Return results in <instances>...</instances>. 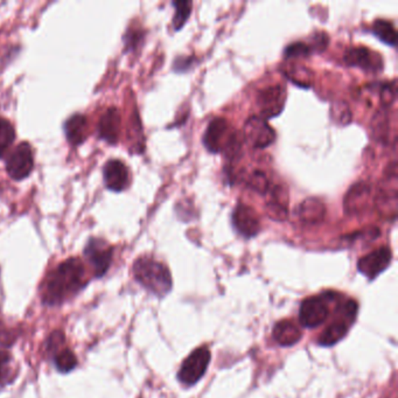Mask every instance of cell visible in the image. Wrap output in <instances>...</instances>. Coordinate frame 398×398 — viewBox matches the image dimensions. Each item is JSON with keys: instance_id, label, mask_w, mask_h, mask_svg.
Masks as SVG:
<instances>
[{"instance_id": "cell-1", "label": "cell", "mask_w": 398, "mask_h": 398, "mask_svg": "<svg viewBox=\"0 0 398 398\" xmlns=\"http://www.w3.org/2000/svg\"><path fill=\"white\" fill-rule=\"evenodd\" d=\"M86 268L81 259L70 257L47 275L41 287L43 305L59 306L86 286Z\"/></svg>"}, {"instance_id": "cell-2", "label": "cell", "mask_w": 398, "mask_h": 398, "mask_svg": "<svg viewBox=\"0 0 398 398\" xmlns=\"http://www.w3.org/2000/svg\"><path fill=\"white\" fill-rule=\"evenodd\" d=\"M243 135L237 132L229 122L222 117H215L208 123L202 136V144L209 153H226L228 158L240 155Z\"/></svg>"}, {"instance_id": "cell-3", "label": "cell", "mask_w": 398, "mask_h": 398, "mask_svg": "<svg viewBox=\"0 0 398 398\" xmlns=\"http://www.w3.org/2000/svg\"><path fill=\"white\" fill-rule=\"evenodd\" d=\"M133 277L150 293L165 297L173 287L172 276L169 268L151 257H139L133 263Z\"/></svg>"}, {"instance_id": "cell-4", "label": "cell", "mask_w": 398, "mask_h": 398, "mask_svg": "<svg viewBox=\"0 0 398 398\" xmlns=\"http://www.w3.org/2000/svg\"><path fill=\"white\" fill-rule=\"evenodd\" d=\"M358 303L355 300H347L339 306V318L334 323H330L323 333L320 334L318 344L323 347H332L342 340L347 335L349 327L352 326L356 314H358Z\"/></svg>"}, {"instance_id": "cell-5", "label": "cell", "mask_w": 398, "mask_h": 398, "mask_svg": "<svg viewBox=\"0 0 398 398\" xmlns=\"http://www.w3.org/2000/svg\"><path fill=\"white\" fill-rule=\"evenodd\" d=\"M211 363V351L207 346L199 347L190 353L178 372V380L186 387H192L201 380Z\"/></svg>"}, {"instance_id": "cell-6", "label": "cell", "mask_w": 398, "mask_h": 398, "mask_svg": "<svg viewBox=\"0 0 398 398\" xmlns=\"http://www.w3.org/2000/svg\"><path fill=\"white\" fill-rule=\"evenodd\" d=\"M83 254L93 268V276L102 278L107 275L112 266L114 257V249L112 245H109L107 240L91 237L86 242V247L83 249Z\"/></svg>"}, {"instance_id": "cell-7", "label": "cell", "mask_w": 398, "mask_h": 398, "mask_svg": "<svg viewBox=\"0 0 398 398\" xmlns=\"http://www.w3.org/2000/svg\"><path fill=\"white\" fill-rule=\"evenodd\" d=\"M5 166H6V172L11 179L17 181L26 179L34 169V153L32 146L26 141L19 144L18 146H15L8 155Z\"/></svg>"}, {"instance_id": "cell-8", "label": "cell", "mask_w": 398, "mask_h": 398, "mask_svg": "<svg viewBox=\"0 0 398 398\" xmlns=\"http://www.w3.org/2000/svg\"><path fill=\"white\" fill-rule=\"evenodd\" d=\"M330 316L326 294L306 298L299 309V323L305 328L321 326Z\"/></svg>"}, {"instance_id": "cell-9", "label": "cell", "mask_w": 398, "mask_h": 398, "mask_svg": "<svg viewBox=\"0 0 398 398\" xmlns=\"http://www.w3.org/2000/svg\"><path fill=\"white\" fill-rule=\"evenodd\" d=\"M231 226L237 235L245 240L257 236L261 231V220L255 209L238 202L231 213Z\"/></svg>"}, {"instance_id": "cell-10", "label": "cell", "mask_w": 398, "mask_h": 398, "mask_svg": "<svg viewBox=\"0 0 398 398\" xmlns=\"http://www.w3.org/2000/svg\"><path fill=\"white\" fill-rule=\"evenodd\" d=\"M243 138L247 140L256 150L266 148L273 145L276 139V132L268 124L266 119L254 116L244 125Z\"/></svg>"}, {"instance_id": "cell-11", "label": "cell", "mask_w": 398, "mask_h": 398, "mask_svg": "<svg viewBox=\"0 0 398 398\" xmlns=\"http://www.w3.org/2000/svg\"><path fill=\"white\" fill-rule=\"evenodd\" d=\"M391 259H392V252L390 247H380L359 259L358 271L368 280H375L390 266Z\"/></svg>"}, {"instance_id": "cell-12", "label": "cell", "mask_w": 398, "mask_h": 398, "mask_svg": "<svg viewBox=\"0 0 398 398\" xmlns=\"http://www.w3.org/2000/svg\"><path fill=\"white\" fill-rule=\"evenodd\" d=\"M344 61L348 67H356L366 72H380L383 69V60L381 55L366 47L348 48L344 55Z\"/></svg>"}, {"instance_id": "cell-13", "label": "cell", "mask_w": 398, "mask_h": 398, "mask_svg": "<svg viewBox=\"0 0 398 398\" xmlns=\"http://www.w3.org/2000/svg\"><path fill=\"white\" fill-rule=\"evenodd\" d=\"M103 179L109 190L119 193L125 190L130 185L129 169L118 159H112L103 167Z\"/></svg>"}, {"instance_id": "cell-14", "label": "cell", "mask_w": 398, "mask_h": 398, "mask_svg": "<svg viewBox=\"0 0 398 398\" xmlns=\"http://www.w3.org/2000/svg\"><path fill=\"white\" fill-rule=\"evenodd\" d=\"M285 97L286 93L282 86H271L261 90L259 93V105L262 110V115L266 118L280 115L284 109Z\"/></svg>"}, {"instance_id": "cell-15", "label": "cell", "mask_w": 398, "mask_h": 398, "mask_svg": "<svg viewBox=\"0 0 398 398\" xmlns=\"http://www.w3.org/2000/svg\"><path fill=\"white\" fill-rule=\"evenodd\" d=\"M121 121L122 118H121L118 109L115 107L107 109L102 114L98 125H97L98 136L112 145L118 143L121 126H122Z\"/></svg>"}, {"instance_id": "cell-16", "label": "cell", "mask_w": 398, "mask_h": 398, "mask_svg": "<svg viewBox=\"0 0 398 398\" xmlns=\"http://www.w3.org/2000/svg\"><path fill=\"white\" fill-rule=\"evenodd\" d=\"M66 137L69 143L77 146L84 143L88 137V121L82 114L70 116L63 125Z\"/></svg>"}, {"instance_id": "cell-17", "label": "cell", "mask_w": 398, "mask_h": 398, "mask_svg": "<svg viewBox=\"0 0 398 398\" xmlns=\"http://www.w3.org/2000/svg\"><path fill=\"white\" fill-rule=\"evenodd\" d=\"M303 334L296 323L290 320H282L273 327V337L282 347H291L302 339Z\"/></svg>"}, {"instance_id": "cell-18", "label": "cell", "mask_w": 398, "mask_h": 398, "mask_svg": "<svg viewBox=\"0 0 398 398\" xmlns=\"http://www.w3.org/2000/svg\"><path fill=\"white\" fill-rule=\"evenodd\" d=\"M269 193L270 200L266 204V208L269 209L271 216L275 215V220L282 221L287 216V193L280 186L273 187V190H269Z\"/></svg>"}, {"instance_id": "cell-19", "label": "cell", "mask_w": 398, "mask_h": 398, "mask_svg": "<svg viewBox=\"0 0 398 398\" xmlns=\"http://www.w3.org/2000/svg\"><path fill=\"white\" fill-rule=\"evenodd\" d=\"M370 187L365 183H359L351 188L348 192L344 207L346 211L351 209V213L359 212L366 205L367 199L369 197Z\"/></svg>"}, {"instance_id": "cell-20", "label": "cell", "mask_w": 398, "mask_h": 398, "mask_svg": "<svg viewBox=\"0 0 398 398\" xmlns=\"http://www.w3.org/2000/svg\"><path fill=\"white\" fill-rule=\"evenodd\" d=\"M372 33L387 46H397V32L394 24L385 19H376L372 26Z\"/></svg>"}, {"instance_id": "cell-21", "label": "cell", "mask_w": 398, "mask_h": 398, "mask_svg": "<svg viewBox=\"0 0 398 398\" xmlns=\"http://www.w3.org/2000/svg\"><path fill=\"white\" fill-rule=\"evenodd\" d=\"M325 216V207L319 200L309 199L299 207V217L304 222L316 223Z\"/></svg>"}, {"instance_id": "cell-22", "label": "cell", "mask_w": 398, "mask_h": 398, "mask_svg": "<svg viewBox=\"0 0 398 398\" xmlns=\"http://www.w3.org/2000/svg\"><path fill=\"white\" fill-rule=\"evenodd\" d=\"M53 362H54L56 370L61 374L70 373L77 366L76 355L68 348L60 349V351L55 353L54 355H53Z\"/></svg>"}, {"instance_id": "cell-23", "label": "cell", "mask_w": 398, "mask_h": 398, "mask_svg": "<svg viewBox=\"0 0 398 398\" xmlns=\"http://www.w3.org/2000/svg\"><path fill=\"white\" fill-rule=\"evenodd\" d=\"M173 8H176V13L173 15V29L176 32H179L186 25L190 15H192V8L193 3L190 0H179L173 1Z\"/></svg>"}, {"instance_id": "cell-24", "label": "cell", "mask_w": 398, "mask_h": 398, "mask_svg": "<svg viewBox=\"0 0 398 398\" xmlns=\"http://www.w3.org/2000/svg\"><path fill=\"white\" fill-rule=\"evenodd\" d=\"M12 358L10 353L0 351V390L13 383L17 373L13 372L11 366Z\"/></svg>"}, {"instance_id": "cell-25", "label": "cell", "mask_w": 398, "mask_h": 398, "mask_svg": "<svg viewBox=\"0 0 398 398\" xmlns=\"http://www.w3.org/2000/svg\"><path fill=\"white\" fill-rule=\"evenodd\" d=\"M15 139V131L11 122L0 117V159L6 155Z\"/></svg>"}, {"instance_id": "cell-26", "label": "cell", "mask_w": 398, "mask_h": 398, "mask_svg": "<svg viewBox=\"0 0 398 398\" xmlns=\"http://www.w3.org/2000/svg\"><path fill=\"white\" fill-rule=\"evenodd\" d=\"M247 186L252 188V190L259 194L269 193L270 190V181L266 173L262 171H255L249 176L247 179Z\"/></svg>"}, {"instance_id": "cell-27", "label": "cell", "mask_w": 398, "mask_h": 398, "mask_svg": "<svg viewBox=\"0 0 398 398\" xmlns=\"http://www.w3.org/2000/svg\"><path fill=\"white\" fill-rule=\"evenodd\" d=\"M312 52L313 49L311 45H307V43H303V41H297V43H291L284 49V58H307Z\"/></svg>"}, {"instance_id": "cell-28", "label": "cell", "mask_w": 398, "mask_h": 398, "mask_svg": "<svg viewBox=\"0 0 398 398\" xmlns=\"http://www.w3.org/2000/svg\"><path fill=\"white\" fill-rule=\"evenodd\" d=\"M197 59L195 56H186V55H179L173 61V70L176 74H185L190 72L194 67H197Z\"/></svg>"}, {"instance_id": "cell-29", "label": "cell", "mask_w": 398, "mask_h": 398, "mask_svg": "<svg viewBox=\"0 0 398 398\" xmlns=\"http://www.w3.org/2000/svg\"><path fill=\"white\" fill-rule=\"evenodd\" d=\"M144 33L140 29H129L124 36V43L128 49H135L143 40Z\"/></svg>"}]
</instances>
